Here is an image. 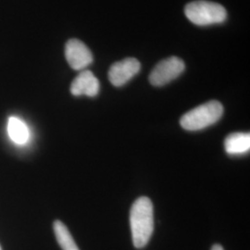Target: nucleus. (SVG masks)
Listing matches in <instances>:
<instances>
[{
  "label": "nucleus",
  "instance_id": "obj_6",
  "mask_svg": "<svg viewBox=\"0 0 250 250\" xmlns=\"http://www.w3.org/2000/svg\"><path fill=\"white\" fill-rule=\"evenodd\" d=\"M140 69L141 64L136 59L127 58L114 63L110 67L108 71V79L114 86L120 87L135 76Z\"/></svg>",
  "mask_w": 250,
  "mask_h": 250
},
{
  "label": "nucleus",
  "instance_id": "obj_10",
  "mask_svg": "<svg viewBox=\"0 0 250 250\" xmlns=\"http://www.w3.org/2000/svg\"><path fill=\"white\" fill-rule=\"evenodd\" d=\"M54 232L62 250H80L74 241L73 237L66 227V225L61 221H56L53 224Z\"/></svg>",
  "mask_w": 250,
  "mask_h": 250
},
{
  "label": "nucleus",
  "instance_id": "obj_9",
  "mask_svg": "<svg viewBox=\"0 0 250 250\" xmlns=\"http://www.w3.org/2000/svg\"><path fill=\"white\" fill-rule=\"evenodd\" d=\"M225 151L230 155H240L250 151V134L234 133L229 134L224 141Z\"/></svg>",
  "mask_w": 250,
  "mask_h": 250
},
{
  "label": "nucleus",
  "instance_id": "obj_11",
  "mask_svg": "<svg viewBox=\"0 0 250 250\" xmlns=\"http://www.w3.org/2000/svg\"><path fill=\"white\" fill-rule=\"evenodd\" d=\"M211 250H224L223 249V247L221 246V245H214L212 248H211Z\"/></svg>",
  "mask_w": 250,
  "mask_h": 250
},
{
  "label": "nucleus",
  "instance_id": "obj_8",
  "mask_svg": "<svg viewBox=\"0 0 250 250\" xmlns=\"http://www.w3.org/2000/svg\"><path fill=\"white\" fill-rule=\"evenodd\" d=\"M7 132L10 140L17 145H25L30 140V130L28 126L18 117H9Z\"/></svg>",
  "mask_w": 250,
  "mask_h": 250
},
{
  "label": "nucleus",
  "instance_id": "obj_2",
  "mask_svg": "<svg viewBox=\"0 0 250 250\" xmlns=\"http://www.w3.org/2000/svg\"><path fill=\"white\" fill-rule=\"evenodd\" d=\"M224 114L223 105L216 100L191 109L180 120V125L188 131H199L216 124Z\"/></svg>",
  "mask_w": 250,
  "mask_h": 250
},
{
  "label": "nucleus",
  "instance_id": "obj_12",
  "mask_svg": "<svg viewBox=\"0 0 250 250\" xmlns=\"http://www.w3.org/2000/svg\"><path fill=\"white\" fill-rule=\"evenodd\" d=\"M0 250H1V247H0Z\"/></svg>",
  "mask_w": 250,
  "mask_h": 250
},
{
  "label": "nucleus",
  "instance_id": "obj_4",
  "mask_svg": "<svg viewBox=\"0 0 250 250\" xmlns=\"http://www.w3.org/2000/svg\"><path fill=\"white\" fill-rule=\"evenodd\" d=\"M186 69L185 62L177 57H170L161 61L153 69L149 82L154 86H162L179 77Z\"/></svg>",
  "mask_w": 250,
  "mask_h": 250
},
{
  "label": "nucleus",
  "instance_id": "obj_7",
  "mask_svg": "<svg viewBox=\"0 0 250 250\" xmlns=\"http://www.w3.org/2000/svg\"><path fill=\"white\" fill-rule=\"evenodd\" d=\"M99 81L90 71H83L72 81L71 93L75 97H96L99 92Z\"/></svg>",
  "mask_w": 250,
  "mask_h": 250
},
{
  "label": "nucleus",
  "instance_id": "obj_5",
  "mask_svg": "<svg viewBox=\"0 0 250 250\" xmlns=\"http://www.w3.org/2000/svg\"><path fill=\"white\" fill-rule=\"evenodd\" d=\"M65 57L73 70L82 71L93 62L89 48L78 39H71L65 45Z\"/></svg>",
  "mask_w": 250,
  "mask_h": 250
},
{
  "label": "nucleus",
  "instance_id": "obj_3",
  "mask_svg": "<svg viewBox=\"0 0 250 250\" xmlns=\"http://www.w3.org/2000/svg\"><path fill=\"white\" fill-rule=\"evenodd\" d=\"M185 13L191 22L198 26L222 23L227 17L226 9L222 5L206 0L189 3L185 9Z\"/></svg>",
  "mask_w": 250,
  "mask_h": 250
},
{
  "label": "nucleus",
  "instance_id": "obj_1",
  "mask_svg": "<svg viewBox=\"0 0 250 250\" xmlns=\"http://www.w3.org/2000/svg\"><path fill=\"white\" fill-rule=\"evenodd\" d=\"M130 225L134 247L143 249L154 231L153 205L148 197H139L134 201L130 211Z\"/></svg>",
  "mask_w": 250,
  "mask_h": 250
}]
</instances>
